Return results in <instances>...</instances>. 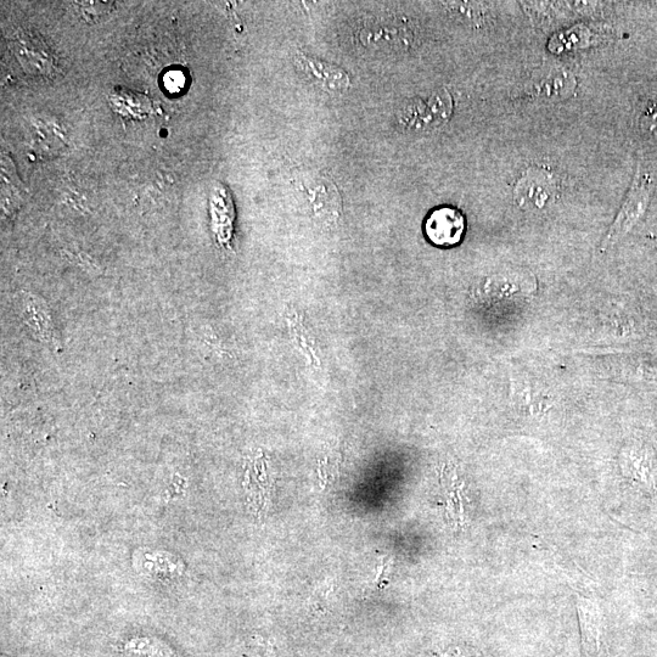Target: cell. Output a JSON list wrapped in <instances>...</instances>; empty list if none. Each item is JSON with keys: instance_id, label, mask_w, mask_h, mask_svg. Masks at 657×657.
<instances>
[{"instance_id": "6da1fadb", "label": "cell", "mask_w": 657, "mask_h": 657, "mask_svg": "<svg viewBox=\"0 0 657 657\" xmlns=\"http://www.w3.org/2000/svg\"><path fill=\"white\" fill-rule=\"evenodd\" d=\"M651 193H653V179H651L649 173L638 170L633 178L630 192L623 201L609 232L605 235L602 250H608L611 246L619 243L642 221L650 204Z\"/></svg>"}, {"instance_id": "7a4b0ae2", "label": "cell", "mask_w": 657, "mask_h": 657, "mask_svg": "<svg viewBox=\"0 0 657 657\" xmlns=\"http://www.w3.org/2000/svg\"><path fill=\"white\" fill-rule=\"evenodd\" d=\"M453 111V99L446 89L429 95L424 99L408 101L398 112L400 126L409 132H426L446 123Z\"/></svg>"}, {"instance_id": "3957f363", "label": "cell", "mask_w": 657, "mask_h": 657, "mask_svg": "<svg viewBox=\"0 0 657 657\" xmlns=\"http://www.w3.org/2000/svg\"><path fill=\"white\" fill-rule=\"evenodd\" d=\"M19 312L33 338L52 348L59 347L52 311L43 297L22 291L18 297Z\"/></svg>"}, {"instance_id": "277c9868", "label": "cell", "mask_w": 657, "mask_h": 657, "mask_svg": "<svg viewBox=\"0 0 657 657\" xmlns=\"http://www.w3.org/2000/svg\"><path fill=\"white\" fill-rule=\"evenodd\" d=\"M466 230L463 212L453 206H440L426 217L424 232L432 245L452 247L462 243Z\"/></svg>"}, {"instance_id": "5b68a950", "label": "cell", "mask_w": 657, "mask_h": 657, "mask_svg": "<svg viewBox=\"0 0 657 657\" xmlns=\"http://www.w3.org/2000/svg\"><path fill=\"white\" fill-rule=\"evenodd\" d=\"M555 192V182L552 174L538 168L524 173L515 187V200L521 207H536L542 209Z\"/></svg>"}, {"instance_id": "8992f818", "label": "cell", "mask_w": 657, "mask_h": 657, "mask_svg": "<svg viewBox=\"0 0 657 657\" xmlns=\"http://www.w3.org/2000/svg\"><path fill=\"white\" fill-rule=\"evenodd\" d=\"M576 87V77L570 71L553 69L533 78L529 93L539 100L561 101L570 99L575 94Z\"/></svg>"}, {"instance_id": "52a82bcc", "label": "cell", "mask_w": 657, "mask_h": 657, "mask_svg": "<svg viewBox=\"0 0 657 657\" xmlns=\"http://www.w3.org/2000/svg\"><path fill=\"white\" fill-rule=\"evenodd\" d=\"M584 657H603V627L600 612L592 602L581 599L578 603Z\"/></svg>"}, {"instance_id": "ba28073f", "label": "cell", "mask_w": 657, "mask_h": 657, "mask_svg": "<svg viewBox=\"0 0 657 657\" xmlns=\"http://www.w3.org/2000/svg\"><path fill=\"white\" fill-rule=\"evenodd\" d=\"M111 108L126 119H144L150 114L151 101L146 95L117 88L110 98Z\"/></svg>"}, {"instance_id": "9c48e42d", "label": "cell", "mask_w": 657, "mask_h": 657, "mask_svg": "<svg viewBox=\"0 0 657 657\" xmlns=\"http://www.w3.org/2000/svg\"><path fill=\"white\" fill-rule=\"evenodd\" d=\"M139 561L140 567L144 571L150 572V575L154 577L182 575L183 565L181 560L168 553L143 552Z\"/></svg>"}, {"instance_id": "30bf717a", "label": "cell", "mask_w": 657, "mask_h": 657, "mask_svg": "<svg viewBox=\"0 0 657 657\" xmlns=\"http://www.w3.org/2000/svg\"><path fill=\"white\" fill-rule=\"evenodd\" d=\"M592 32L587 27H574L571 30L560 33L549 42V49L553 53L570 52V50L581 49L589 46L592 42Z\"/></svg>"}, {"instance_id": "8fae6325", "label": "cell", "mask_w": 657, "mask_h": 657, "mask_svg": "<svg viewBox=\"0 0 657 657\" xmlns=\"http://www.w3.org/2000/svg\"><path fill=\"white\" fill-rule=\"evenodd\" d=\"M84 20L88 22H97L104 19L114 9L115 3L111 2H76Z\"/></svg>"}, {"instance_id": "7c38bea8", "label": "cell", "mask_w": 657, "mask_h": 657, "mask_svg": "<svg viewBox=\"0 0 657 657\" xmlns=\"http://www.w3.org/2000/svg\"><path fill=\"white\" fill-rule=\"evenodd\" d=\"M185 86H187V76L184 75L182 70L174 69L166 72L164 76V87L168 93H181Z\"/></svg>"}, {"instance_id": "4fadbf2b", "label": "cell", "mask_w": 657, "mask_h": 657, "mask_svg": "<svg viewBox=\"0 0 657 657\" xmlns=\"http://www.w3.org/2000/svg\"><path fill=\"white\" fill-rule=\"evenodd\" d=\"M643 128L651 138L657 139V110L645 116Z\"/></svg>"}, {"instance_id": "5bb4252c", "label": "cell", "mask_w": 657, "mask_h": 657, "mask_svg": "<svg viewBox=\"0 0 657 657\" xmlns=\"http://www.w3.org/2000/svg\"><path fill=\"white\" fill-rule=\"evenodd\" d=\"M656 247H657V241H656Z\"/></svg>"}]
</instances>
